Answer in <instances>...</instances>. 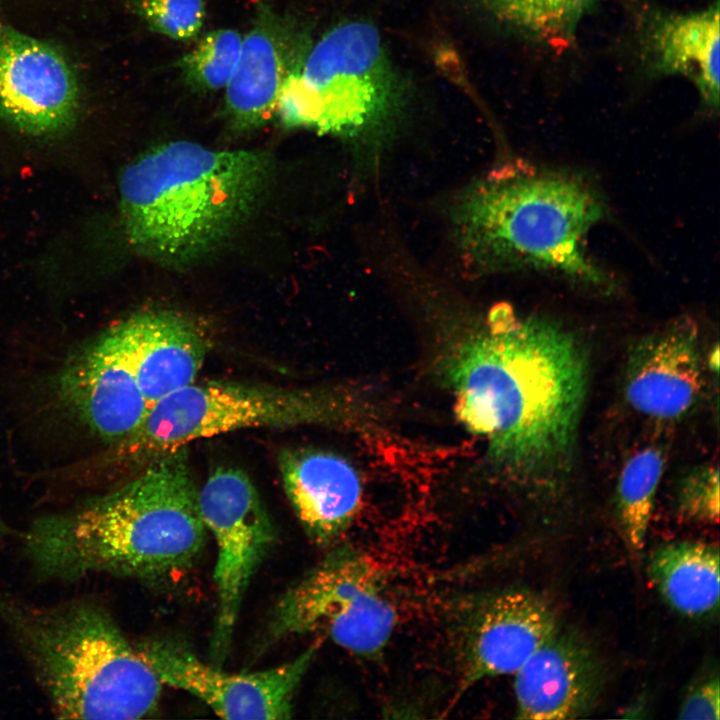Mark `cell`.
<instances>
[{"label": "cell", "mask_w": 720, "mask_h": 720, "mask_svg": "<svg viewBox=\"0 0 720 720\" xmlns=\"http://www.w3.org/2000/svg\"><path fill=\"white\" fill-rule=\"evenodd\" d=\"M664 455L654 446L644 447L625 462L616 489L617 518L625 545L633 556L645 546Z\"/></svg>", "instance_id": "obj_21"}, {"label": "cell", "mask_w": 720, "mask_h": 720, "mask_svg": "<svg viewBox=\"0 0 720 720\" xmlns=\"http://www.w3.org/2000/svg\"><path fill=\"white\" fill-rule=\"evenodd\" d=\"M594 0H483L500 20L551 44H567Z\"/></svg>", "instance_id": "obj_22"}, {"label": "cell", "mask_w": 720, "mask_h": 720, "mask_svg": "<svg viewBox=\"0 0 720 720\" xmlns=\"http://www.w3.org/2000/svg\"><path fill=\"white\" fill-rule=\"evenodd\" d=\"M137 648L163 685L192 694L220 717L275 720L291 717L296 691L317 645L291 661L252 673L224 671L172 640H148Z\"/></svg>", "instance_id": "obj_10"}, {"label": "cell", "mask_w": 720, "mask_h": 720, "mask_svg": "<svg viewBox=\"0 0 720 720\" xmlns=\"http://www.w3.org/2000/svg\"><path fill=\"white\" fill-rule=\"evenodd\" d=\"M398 98V80L372 24L340 23L306 52L285 79L276 116L287 128L355 135L382 122Z\"/></svg>", "instance_id": "obj_6"}, {"label": "cell", "mask_w": 720, "mask_h": 720, "mask_svg": "<svg viewBox=\"0 0 720 720\" xmlns=\"http://www.w3.org/2000/svg\"><path fill=\"white\" fill-rule=\"evenodd\" d=\"M514 676L518 719L584 717L604 685L603 666L594 649L576 633L559 627Z\"/></svg>", "instance_id": "obj_14"}, {"label": "cell", "mask_w": 720, "mask_h": 720, "mask_svg": "<svg viewBox=\"0 0 720 720\" xmlns=\"http://www.w3.org/2000/svg\"><path fill=\"white\" fill-rule=\"evenodd\" d=\"M296 38L288 24L262 7L242 38L239 57L227 84L225 107L233 126L250 130L276 115L280 89L300 64Z\"/></svg>", "instance_id": "obj_18"}, {"label": "cell", "mask_w": 720, "mask_h": 720, "mask_svg": "<svg viewBox=\"0 0 720 720\" xmlns=\"http://www.w3.org/2000/svg\"><path fill=\"white\" fill-rule=\"evenodd\" d=\"M198 491L186 447L162 454L119 489L34 521L22 536L25 555L45 580L167 578L190 568L204 548Z\"/></svg>", "instance_id": "obj_2"}, {"label": "cell", "mask_w": 720, "mask_h": 720, "mask_svg": "<svg viewBox=\"0 0 720 720\" xmlns=\"http://www.w3.org/2000/svg\"><path fill=\"white\" fill-rule=\"evenodd\" d=\"M269 624L273 639L318 632L354 655L374 658L392 636L396 613L373 563L342 546L282 595Z\"/></svg>", "instance_id": "obj_8"}, {"label": "cell", "mask_w": 720, "mask_h": 720, "mask_svg": "<svg viewBox=\"0 0 720 720\" xmlns=\"http://www.w3.org/2000/svg\"><path fill=\"white\" fill-rule=\"evenodd\" d=\"M459 420L491 461L528 486L565 472L587 391V361L565 328L496 308L445 365Z\"/></svg>", "instance_id": "obj_1"}, {"label": "cell", "mask_w": 720, "mask_h": 720, "mask_svg": "<svg viewBox=\"0 0 720 720\" xmlns=\"http://www.w3.org/2000/svg\"><path fill=\"white\" fill-rule=\"evenodd\" d=\"M117 328L150 407L195 381L208 340L190 318L169 310H148L128 317Z\"/></svg>", "instance_id": "obj_17"}, {"label": "cell", "mask_w": 720, "mask_h": 720, "mask_svg": "<svg viewBox=\"0 0 720 720\" xmlns=\"http://www.w3.org/2000/svg\"><path fill=\"white\" fill-rule=\"evenodd\" d=\"M720 718V687L718 674L697 682L682 700L678 719L718 720Z\"/></svg>", "instance_id": "obj_26"}, {"label": "cell", "mask_w": 720, "mask_h": 720, "mask_svg": "<svg viewBox=\"0 0 720 720\" xmlns=\"http://www.w3.org/2000/svg\"><path fill=\"white\" fill-rule=\"evenodd\" d=\"M137 14L155 32L179 41L195 38L203 27V0H135Z\"/></svg>", "instance_id": "obj_24"}, {"label": "cell", "mask_w": 720, "mask_h": 720, "mask_svg": "<svg viewBox=\"0 0 720 720\" xmlns=\"http://www.w3.org/2000/svg\"><path fill=\"white\" fill-rule=\"evenodd\" d=\"M272 160L255 150H214L190 141L152 148L123 171L120 204L129 244L168 266L221 247L264 196Z\"/></svg>", "instance_id": "obj_3"}, {"label": "cell", "mask_w": 720, "mask_h": 720, "mask_svg": "<svg viewBox=\"0 0 720 720\" xmlns=\"http://www.w3.org/2000/svg\"><path fill=\"white\" fill-rule=\"evenodd\" d=\"M709 364H710V368L715 369L716 371L718 370V367H719V350H718V347H717V346H716V348H715V351L712 352L711 355H710V357H709Z\"/></svg>", "instance_id": "obj_27"}, {"label": "cell", "mask_w": 720, "mask_h": 720, "mask_svg": "<svg viewBox=\"0 0 720 720\" xmlns=\"http://www.w3.org/2000/svg\"><path fill=\"white\" fill-rule=\"evenodd\" d=\"M719 472L712 466L690 473L681 483L677 508L681 517L698 524L719 521Z\"/></svg>", "instance_id": "obj_25"}, {"label": "cell", "mask_w": 720, "mask_h": 720, "mask_svg": "<svg viewBox=\"0 0 720 720\" xmlns=\"http://www.w3.org/2000/svg\"><path fill=\"white\" fill-rule=\"evenodd\" d=\"M557 628L551 604L528 589H504L465 600L453 620L464 683L514 675Z\"/></svg>", "instance_id": "obj_11"}, {"label": "cell", "mask_w": 720, "mask_h": 720, "mask_svg": "<svg viewBox=\"0 0 720 720\" xmlns=\"http://www.w3.org/2000/svg\"><path fill=\"white\" fill-rule=\"evenodd\" d=\"M78 109V86L63 56L48 44L21 33H0V117L35 136L71 126Z\"/></svg>", "instance_id": "obj_13"}, {"label": "cell", "mask_w": 720, "mask_h": 720, "mask_svg": "<svg viewBox=\"0 0 720 720\" xmlns=\"http://www.w3.org/2000/svg\"><path fill=\"white\" fill-rule=\"evenodd\" d=\"M198 502L217 548V612L210 657L212 664L221 667L231 648L245 593L275 532L252 480L238 468H217L198 491Z\"/></svg>", "instance_id": "obj_9"}, {"label": "cell", "mask_w": 720, "mask_h": 720, "mask_svg": "<svg viewBox=\"0 0 720 720\" xmlns=\"http://www.w3.org/2000/svg\"><path fill=\"white\" fill-rule=\"evenodd\" d=\"M56 394L80 422L111 442L135 433L150 409L117 325L68 359L57 376Z\"/></svg>", "instance_id": "obj_12"}, {"label": "cell", "mask_w": 720, "mask_h": 720, "mask_svg": "<svg viewBox=\"0 0 720 720\" xmlns=\"http://www.w3.org/2000/svg\"><path fill=\"white\" fill-rule=\"evenodd\" d=\"M0 621L58 718L138 719L157 708L163 683L97 602L37 606L0 589Z\"/></svg>", "instance_id": "obj_4"}, {"label": "cell", "mask_w": 720, "mask_h": 720, "mask_svg": "<svg viewBox=\"0 0 720 720\" xmlns=\"http://www.w3.org/2000/svg\"><path fill=\"white\" fill-rule=\"evenodd\" d=\"M278 466L286 496L307 535L319 546L335 543L360 509V471L345 456L318 448L283 450Z\"/></svg>", "instance_id": "obj_16"}, {"label": "cell", "mask_w": 720, "mask_h": 720, "mask_svg": "<svg viewBox=\"0 0 720 720\" xmlns=\"http://www.w3.org/2000/svg\"><path fill=\"white\" fill-rule=\"evenodd\" d=\"M648 570L662 598L678 613L698 618L718 610L717 545L698 541L660 545L651 554Z\"/></svg>", "instance_id": "obj_20"}, {"label": "cell", "mask_w": 720, "mask_h": 720, "mask_svg": "<svg viewBox=\"0 0 720 720\" xmlns=\"http://www.w3.org/2000/svg\"><path fill=\"white\" fill-rule=\"evenodd\" d=\"M696 326L674 322L641 339L625 371V399L642 416L673 421L686 416L703 391Z\"/></svg>", "instance_id": "obj_15"}, {"label": "cell", "mask_w": 720, "mask_h": 720, "mask_svg": "<svg viewBox=\"0 0 720 720\" xmlns=\"http://www.w3.org/2000/svg\"><path fill=\"white\" fill-rule=\"evenodd\" d=\"M350 409L343 397L325 389L193 382L153 404L138 430L120 443V451L151 461L194 440L236 430L341 423Z\"/></svg>", "instance_id": "obj_7"}, {"label": "cell", "mask_w": 720, "mask_h": 720, "mask_svg": "<svg viewBox=\"0 0 720 720\" xmlns=\"http://www.w3.org/2000/svg\"><path fill=\"white\" fill-rule=\"evenodd\" d=\"M241 43L242 37L232 29L206 34L178 64L185 81L201 91L226 87L235 69Z\"/></svg>", "instance_id": "obj_23"}, {"label": "cell", "mask_w": 720, "mask_h": 720, "mask_svg": "<svg viewBox=\"0 0 720 720\" xmlns=\"http://www.w3.org/2000/svg\"><path fill=\"white\" fill-rule=\"evenodd\" d=\"M719 5L687 14L659 16L647 40L657 73L691 80L704 103L719 106Z\"/></svg>", "instance_id": "obj_19"}, {"label": "cell", "mask_w": 720, "mask_h": 720, "mask_svg": "<svg viewBox=\"0 0 720 720\" xmlns=\"http://www.w3.org/2000/svg\"><path fill=\"white\" fill-rule=\"evenodd\" d=\"M603 215L600 195L583 177L517 168L474 184L457 205L455 224L464 250L487 269L528 267L606 287L610 279L585 248Z\"/></svg>", "instance_id": "obj_5"}]
</instances>
